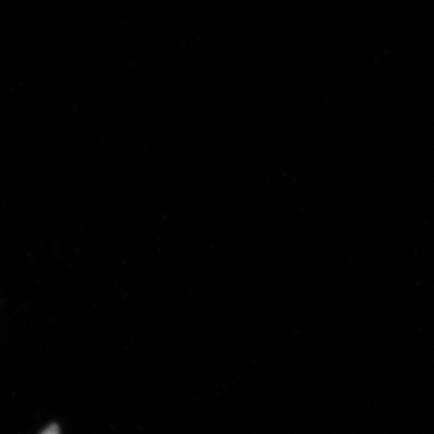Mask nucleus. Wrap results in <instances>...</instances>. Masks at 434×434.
Here are the masks:
<instances>
[{
	"instance_id": "1",
	"label": "nucleus",
	"mask_w": 434,
	"mask_h": 434,
	"mask_svg": "<svg viewBox=\"0 0 434 434\" xmlns=\"http://www.w3.org/2000/svg\"><path fill=\"white\" fill-rule=\"evenodd\" d=\"M58 433V427L56 425L49 426V429L44 431V433Z\"/></svg>"
}]
</instances>
